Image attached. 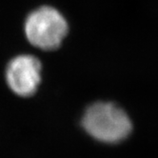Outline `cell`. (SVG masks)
<instances>
[{
    "mask_svg": "<svg viewBox=\"0 0 158 158\" xmlns=\"http://www.w3.org/2000/svg\"><path fill=\"white\" fill-rule=\"evenodd\" d=\"M68 31L69 25L66 18L58 10L51 6H42L32 10L24 23L28 41L43 51L59 48Z\"/></svg>",
    "mask_w": 158,
    "mask_h": 158,
    "instance_id": "2",
    "label": "cell"
},
{
    "mask_svg": "<svg viewBox=\"0 0 158 158\" xmlns=\"http://www.w3.org/2000/svg\"><path fill=\"white\" fill-rule=\"evenodd\" d=\"M82 126L93 138L108 144L125 140L132 130L127 112L111 102H96L88 107Z\"/></svg>",
    "mask_w": 158,
    "mask_h": 158,
    "instance_id": "1",
    "label": "cell"
},
{
    "mask_svg": "<svg viewBox=\"0 0 158 158\" xmlns=\"http://www.w3.org/2000/svg\"><path fill=\"white\" fill-rule=\"evenodd\" d=\"M41 63L35 56L17 55L7 65L5 72L7 85L18 96H31L41 82Z\"/></svg>",
    "mask_w": 158,
    "mask_h": 158,
    "instance_id": "3",
    "label": "cell"
}]
</instances>
